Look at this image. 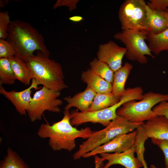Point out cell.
<instances>
[{"mask_svg":"<svg viewBox=\"0 0 168 168\" xmlns=\"http://www.w3.org/2000/svg\"><path fill=\"white\" fill-rule=\"evenodd\" d=\"M69 110L64 109L61 120L52 125L48 122L42 124L38 131L37 135L40 138H49V145L54 151L64 149L71 152L76 147V138L87 139L94 132L88 127L80 130L73 127Z\"/></svg>","mask_w":168,"mask_h":168,"instance_id":"obj_1","label":"cell"},{"mask_svg":"<svg viewBox=\"0 0 168 168\" xmlns=\"http://www.w3.org/2000/svg\"><path fill=\"white\" fill-rule=\"evenodd\" d=\"M14 48L16 55L24 61L35 51H41L49 57L50 52L42 35L30 23L19 20L11 21L6 39Z\"/></svg>","mask_w":168,"mask_h":168,"instance_id":"obj_2","label":"cell"},{"mask_svg":"<svg viewBox=\"0 0 168 168\" xmlns=\"http://www.w3.org/2000/svg\"><path fill=\"white\" fill-rule=\"evenodd\" d=\"M33 78L40 84L50 90L60 92L68 87L65 83L62 67L41 51L24 60Z\"/></svg>","mask_w":168,"mask_h":168,"instance_id":"obj_3","label":"cell"},{"mask_svg":"<svg viewBox=\"0 0 168 168\" xmlns=\"http://www.w3.org/2000/svg\"><path fill=\"white\" fill-rule=\"evenodd\" d=\"M142 123H133L125 117L118 115L104 129L94 131L86 140L79 145L78 151L73 156L78 159L86 154L111 140L118 135L132 132Z\"/></svg>","mask_w":168,"mask_h":168,"instance_id":"obj_4","label":"cell"},{"mask_svg":"<svg viewBox=\"0 0 168 168\" xmlns=\"http://www.w3.org/2000/svg\"><path fill=\"white\" fill-rule=\"evenodd\" d=\"M164 101H168V94L150 91L143 94L142 99L140 101L131 100L124 103L117 109L116 113L131 122L142 123L157 116L152 108Z\"/></svg>","mask_w":168,"mask_h":168,"instance_id":"obj_5","label":"cell"},{"mask_svg":"<svg viewBox=\"0 0 168 168\" xmlns=\"http://www.w3.org/2000/svg\"><path fill=\"white\" fill-rule=\"evenodd\" d=\"M141 97V92L137 88H127L119 101L111 107L95 111L79 112L77 110H73L71 113V124L72 126H77L91 122L99 123L106 127L117 117L116 111L121 106L131 100H139Z\"/></svg>","mask_w":168,"mask_h":168,"instance_id":"obj_6","label":"cell"},{"mask_svg":"<svg viewBox=\"0 0 168 168\" xmlns=\"http://www.w3.org/2000/svg\"><path fill=\"white\" fill-rule=\"evenodd\" d=\"M148 33L145 31L123 30L115 33L114 38L125 45L127 49L125 56L128 59L144 64L148 61L146 55L155 58L145 42Z\"/></svg>","mask_w":168,"mask_h":168,"instance_id":"obj_7","label":"cell"},{"mask_svg":"<svg viewBox=\"0 0 168 168\" xmlns=\"http://www.w3.org/2000/svg\"><path fill=\"white\" fill-rule=\"evenodd\" d=\"M147 6L144 0L124 1L118 12L122 30L148 32L147 24Z\"/></svg>","mask_w":168,"mask_h":168,"instance_id":"obj_8","label":"cell"},{"mask_svg":"<svg viewBox=\"0 0 168 168\" xmlns=\"http://www.w3.org/2000/svg\"><path fill=\"white\" fill-rule=\"evenodd\" d=\"M60 92L50 90L44 86L34 94L27 111L31 122L41 120L44 112L46 111L54 113L60 111L59 106L63 101L58 99Z\"/></svg>","mask_w":168,"mask_h":168,"instance_id":"obj_9","label":"cell"},{"mask_svg":"<svg viewBox=\"0 0 168 168\" xmlns=\"http://www.w3.org/2000/svg\"><path fill=\"white\" fill-rule=\"evenodd\" d=\"M137 130L127 134L117 135L109 142L86 154L83 156L86 158L103 153L122 152L130 148L134 144Z\"/></svg>","mask_w":168,"mask_h":168,"instance_id":"obj_10","label":"cell"},{"mask_svg":"<svg viewBox=\"0 0 168 168\" xmlns=\"http://www.w3.org/2000/svg\"><path fill=\"white\" fill-rule=\"evenodd\" d=\"M126 51L125 48L110 40L99 45L96 55L99 60L107 64L114 72L122 66V59Z\"/></svg>","mask_w":168,"mask_h":168,"instance_id":"obj_11","label":"cell"},{"mask_svg":"<svg viewBox=\"0 0 168 168\" xmlns=\"http://www.w3.org/2000/svg\"><path fill=\"white\" fill-rule=\"evenodd\" d=\"M40 85L33 78L29 87L20 91L12 90L8 91L0 86V93L10 101L14 105L17 112L21 115H26L27 111L32 99L31 96L32 89L39 88Z\"/></svg>","mask_w":168,"mask_h":168,"instance_id":"obj_12","label":"cell"},{"mask_svg":"<svg viewBox=\"0 0 168 168\" xmlns=\"http://www.w3.org/2000/svg\"><path fill=\"white\" fill-rule=\"evenodd\" d=\"M135 152L134 144L128 150L122 152L100 153V154L103 161H108L103 168H109L115 164L121 165L125 168H140L143 166L142 163L135 157Z\"/></svg>","mask_w":168,"mask_h":168,"instance_id":"obj_13","label":"cell"},{"mask_svg":"<svg viewBox=\"0 0 168 168\" xmlns=\"http://www.w3.org/2000/svg\"><path fill=\"white\" fill-rule=\"evenodd\" d=\"M148 138L168 141V119L156 116L142 124Z\"/></svg>","mask_w":168,"mask_h":168,"instance_id":"obj_14","label":"cell"},{"mask_svg":"<svg viewBox=\"0 0 168 168\" xmlns=\"http://www.w3.org/2000/svg\"><path fill=\"white\" fill-rule=\"evenodd\" d=\"M96 94L93 90L87 86L84 91L73 97L64 98L63 99L67 103L64 109L69 110L72 107H75L81 112H85L91 105Z\"/></svg>","mask_w":168,"mask_h":168,"instance_id":"obj_15","label":"cell"},{"mask_svg":"<svg viewBox=\"0 0 168 168\" xmlns=\"http://www.w3.org/2000/svg\"><path fill=\"white\" fill-rule=\"evenodd\" d=\"M81 79L97 94L112 92V84L95 73L90 68L82 72Z\"/></svg>","mask_w":168,"mask_h":168,"instance_id":"obj_16","label":"cell"},{"mask_svg":"<svg viewBox=\"0 0 168 168\" xmlns=\"http://www.w3.org/2000/svg\"><path fill=\"white\" fill-rule=\"evenodd\" d=\"M147 24L148 32L158 34L168 28L166 11L153 10L147 6Z\"/></svg>","mask_w":168,"mask_h":168,"instance_id":"obj_17","label":"cell"},{"mask_svg":"<svg viewBox=\"0 0 168 168\" xmlns=\"http://www.w3.org/2000/svg\"><path fill=\"white\" fill-rule=\"evenodd\" d=\"M133 68L131 64L126 62L114 72L112 93L120 99L125 91V83Z\"/></svg>","mask_w":168,"mask_h":168,"instance_id":"obj_18","label":"cell"},{"mask_svg":"<svg viewBox=\"0 0 168 168\" xmlns=\"http://www.w3.org/2000/svg\"><path fill=\"white\" fill-rule=\"evenodd\" d=\"M9 59L16 80L26 86L30 85L33 77L25 61L16 56Z\"/></svg>","mask_w":168,"mask_h":168,"instance_id":"obj_19","label":"cell"},{"mask_svg":"<svg viewBox=\"0 0 168 168\" xmlns=\"http://www.w3.org/2000/svg\"><path fill=\"white\" fill-rule=\"evenodd\" d=\"M147 39L150 49L155 55L164 50L168 51V28L158 34L148 32Z\"/></svg>","mask_w":168,"mask_h":168,"instance_id":"obj_20","label":"cell"},{"mask_svg":"<svg viewBox=\"0 0 168 168\" xmlns=\"http://www.w3.org/2000/svg\"><path fill=\"white\" fill-rule=\"evenodd\" d=\"M119 100L112 92L97 94L91 105L85 112L95 111L108 108L117 103Z\"/></svg>","mask_w":168,"mask_h":168,"instance_id":"obj_21","label":"cell"},{"mask_svg":"<svg viewBox=\"0 0 168 168\" xmlns=\"http://www.w3.org/2000/svg\"><path fill=\"white\" fill-rule=\"evenodd\" d=\"M89 65L92 71L112 84L114 72L107 64L97 58H95L90 62Z\"/></svg>","mask_w":168,"mask_h":168,"instance_id":"obj_22","label":"cell"},{"mask_svg":"<svg viewBox=\"0 0 168 168\" xmlns=\"http://www.w3.org/2000/svg\"><path fill=\"white\" fill-rule=\"evenodd\" d=\"M16 80L9 58H0V85L13 84Z\"/></svg>","mask_w":168,"mask_h":168,"instance_id":"obj_23","label":"cell"},{"mask_svg":"<svg viewBox=\"0 0 168 168\" xmlns=\"http://www.w3.org/2000/svg\"><path fill=\"white\" fill-rule=\"evenodd\" d=\"M0 168H29L19 156L8 147L7 154L2 161Z\"/></svg>","mask_w":168,"mask_h":168,"instance_id":"obj_24","label":"cell"},{"mask_svg":"<svg viewBox=\"0 0 168 168\" xmlns=\"http://www.w3.org/2000/svg\"><path fill=\"white\" fill-rule=\"evenodd\" d=\"M142 124L139 125L136 128L137 134L134 143L136 157L142 162L144 160L145 142L148 138L142 126Z\"/></svg>","mask_w":168,"mask_h":168,"instance_id":"obj_25","label":"cell"},{"mask_svg":"<svg viewBox=\"0 0 168 168\" xmlns=\"http://www.w3.org/2000/svg\"><path fill=\"white\" fill-rule=\"evenodd\" d=\"M11 21L7 11L0 12V39H6L9 26Z\"/></svg>","mask_w":168,"mask_h":168,"instance_id":"obj_26","label":"cell"},{"mask_svg":"<svg viewBox=\"0 0 168 168\" xmlns=\"http://www.w3.org/2000/svg\"><path fill=\"white\" fill-rule=\"evenodd\" d=\"M16 55L13 46L6 40L0 39V58H10Z\"/></svg>","mask_w":168,"mask_h":168,"instance_id":"obj_27","label":"cell"},{"mask_svg":"<svg viewBox=\"0 0 168 168\" xmlns=\"http://www.w3.org/2000/svg\"><path fill=\"white\" fill-rule=\"evenodd\" d=\"M147 5L153 10L163 11L168 10V0H149Z\"/></svg>","mask_w":168,"mask_h":168,"instance_id":"obj_28","label":"cell"},{"mask_svg":"<svg viewBox=\"0 0 168 168\" xmlns=\"http://www.w3.org/2000/svg\"><path fill=\"white\" fill-rule=\"evenodd\" d=\"M79 0H58L53 6L54 9L61 7H68L70 12L77 8V5L79 2Z\"/></svg>","mask_w":168,"mask_h":168,"instance_id":"obj_29","label":"cell"},{"mask_svg":"<svg viewBox=\"0 0 168 168\" xmlns=\"http://www.w3.org/2000/svg\"><path fill=\"white\" fill-rule=\"evenodd\" d=\"M151 141L162 151L165 157V168H168V141L154 138L151 139Z\"/></svg>","mask_w":168,"mask_h":168,"instance_id":"obj_30","label":"cell"},{"mask_svg":"<svg viewBox=\"0 0 168 168\" xmlns=\"http://www.w3.org/2000/svg\"><path fill=\"white\" fill-rule=\"evenodd\" d=\"M152 110L156 116H163L168 119V101L160 102Z\"/></svg>","mask_w":168,"mask_h":168,"instance_id":"obj_31","label":"cell"},{"mask_svg":"<svg viewBox=\"0 0 168 168\" xmlns=\"http://www.w3.org/2000/svg\"><path fill=\"white\" fill-rule=\"evenodd\" d=\"M94 156L95 168H103L104 166L103 161L102 158L98 157L97 155Z\"/></svg>","mask_w":168,"mask_h":168,"instance_id":"obj_32","label":"cell"},{"mask_svg":"<svg viewBox=\"0 0 168 168\" xmlns=\"http://www.w3.org/2000/svg\"><path fill=\"white\" fill-rule=\"evenodd\" d=\"M71 21L75 22H80L83 20V17L80 16H74L70 17L68 18Z\"/></svg>","mask_w":168,"mask_h":168,"instance_id":"obj_33","label":"cell"},{"mask_svg":"<svg viewBox=\"0 0 168 168\" xmlns=\"http://www.w3.org/2000/svg\"><path fill=\"white\" fill-rule=\"evenodd\" d=\"M143 165V166L144 168H148L147 165V162L145 160L143 161L142 162Z\"/></svg>","mask_w":168,"mask_h":168,"instance_id":"obj_34","label":"cell"},{"mask_svg":"<svg viewBox=\"0 0 168 168\" xmlns=\"http://www.w3.org/2000/svg\"><path fill=\"white\" fill-rule=\"evenodd\" d=\"M0 6L1 7H4V2L2 0H0Z\"/></svg>","mask_w":168,"mask_h":168,"instance_id":"obj_35","label":"cell"},{"mask_svg":"<svg viewBox=\"0 0 168 168\" xmlns=\"http://www.w3.org/2000/svg\"><path fill=\"white\" fill-rule=\"evenodd\" d=\"M150 168H157L156 166L153 164H151L150 166Z\"/></svg>","mask_w":168,"mask_h":168,"instance_id":"obj_36","label":"cell"},{"mask_svg":"<svg viewBox=\"0 0 168 168\" xmlns=\"http://www.w3.org/2000/svg\"><path fill=\"white\" fill-rule=\"evenodd\" d=\"M166 17L167 19V22H168V10L166 11Z\"/></svg>","mask_w":168,"mask_h":168,"instance_id":"obj_37","label":"cell"}]
</instances>
